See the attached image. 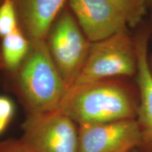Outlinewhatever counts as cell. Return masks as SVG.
<instances>
[{"instance_id":"cell-3","label":"cell","mask_w":152,"mask_h":152,"mask_svg":"<svg viewBox=\"0 0 152 152\" xmlns=\"http://www.w3.org/2000/svg\"><path fill=\"white\" fill-rule=\"evenodd\" d=\"M137 72L135 44L124 30L102 40L91 42L86 62L74 85L94 83L117 76H132Z\"/></svg>"},{"instance_id":"cell-12","label":"cell","mask_w":152,"mask_h":152,"mask_svg":"<svg viewBox=\"0 0 152 152\" xmlns=\"http://www.w3.org/2000/svg\"><path fill=\"white\" fill-rule=\"evenodd\" d=\"M18 28V21L11 0H3L0 4V37H4Z\"/></svg>"},{"instance_id":"cell-4","label":"cell","mask_w":152,"mask_h":152,"mask_svg":"<svg viewBox=\"0 0 152 152\" xmlns=\"http://www.w3.org/2000/svg\"><path fill=\"white\" fill-rule=\"evenodd\" d=\"M20 139L37 152H80L78 125L59 109L30 114Z\"/></svg>"},{"instance_id":"cell-5","label":"cell","mask_w":152,"mask_h":152,"mask_svg":"<svg viewBox=\"0 0 152 152\" xmlns=\"http://www.w3.org/2000/svg\"><path fill=\"white\" fill-rule=\"evenodd\" d=\"M91 42L69 11H64L53 26L49 51L62 79L69 90L86 62Z\"/></svg>"},{"instance_id":"cell-16","label":"cell","mask_w":152,"mask_h":152,"mask_svg":"<svg viewBox=\"0 0 152 152\" xmlns=\"http://www.w3.org/2000/svg\"><path fill=\"white\" fill-rule=\"evenodd\" d=\"M149 61L150 68H151V70L152 71V54L151 55V56H149Z\"/></svg>"},{"instance_id":"cell-18","label":"cell","mask_w":152,"mask_h":152,"mask_svg":"<svg viewBox=\"0 0 152 152\" xmlns=\"http://www.w3.org/2000/svg\"><path fill=\"white\" fill-rule=\"evenodd\" d=\"M2 1H3V0H0V4H1V3L2 2Z\"/></svg>"},{"instance_id":"cell-6","label":"cell","mask_w":152,"mask_h":152,"mask_svg":"<svg viewBox=\"0 0 152 152\" xmlns=\"http://www.w3.org/2000/svg\"><path fill=\"white\" fill-rule=\"evenodd\" d=\"M77 125L80 152H122L138 149L140 145L136 119Z\"/></svg>"},{"instance_id":"cell-11","label":"cell","mask_w":152,"mask_h":152,"mask_svg":"<svg viewBox=\"0 0 152 152\" xmlns=\"http://www.w3.org/2000/svg\"><path fill=\"white\" fill-rule=\"evenodd\" d=\"M124 18L127 25L134 27L146 12L147 0H106Z\"/></svg>"},{"instance_id":"cell-2","label":"cell","mask_w":152,"mask_h":152,"mask_svg":"<svg viewBox=\"0 0 152 152\" xmlns=\"http://www.w3.org/2000/svg\"><path fill=\"white\" fill-rule=\"evenodd\" d=\"M19 68L18 86L30 114L58 109L68 90L55 65L46 40L30 42Z\"/></svg>"},{"instance_id":"cell-14","label":"cell","mask_w":152,"mask_h":152,"mask_svg":"<svg viewBox=\"0 0 152 152\" xmlns=\"http://www.w3.org/2000/svg\"><path fill=\"white\" fill-rule=\"evenodd\" d=\"M14 104L5 96H0V118L9 123L14 114Z\"/></svg>"},{"instance_id":"cell-13","label":"cell","mask_w":152,"mask_h":152,"mask_svg":"<svg viewBox=\"0 0 152 152\" xmlns=\"http://www.w3.org/2000/svg\"><path fill=\"white\" fill-rule=\"evenodd\" d=\"M0 152H37L21 139H7L0 142Z\"/></svg>"},{"instance_id":"cell-10","label":"cell","mask_w":152,"mask_h":152,"mask_svg":"<svg viewBox=\"0 0 152 152\" xmlns=\"http://www.w3.org/2000/svg\"><path fill=\"white\" fill-rule=\"evenodd\" d=\"M30 46V41L19 28L3 37L1 56L4 67L9 71L20 68L27 56Z\"/></svg>"},{"instance_id":"cell-7","label":"cell","mask_w":152,"mask_h":152,"mask_svg":"<svg viewBox=\"0 0 152 152\" xmlns=\"http://www.w3.org/2000/svg\"><path fill=\"white\" fill-rule=\"evenodd\" d=\"M68 2L90 42L126 30L124 18L106 0H68Z\"/></svg>"},{"instance_id":"cell-15","label":"cell","mask_w":152,"mask_h":152,"mask_svg":"<svg viewBox=\"0 0 152 152\" xmlns=\"http://www.w3.org/2000/svg\"><path fill=\"white\" fill-rule=\"evenodd\" d=\"M9 124L8 122L4 121V120L0 118V134L5 130V128H7V125Z\"/></svg>"},{"instance_id":"cell-8","label":"cell","mask_w":152,"mask_h":152,"mask_svg":"<svg viewBox=\"0 0 152 152\" xmlns=\"http://www.w3.org/2000/svg\"><path fill=\"white\" fill-rule=\"evenodd\" d=\"M137 56V85L140 90L137 121L141 141L138 150L152 152V71L148 55V34H140L134 42Z\"/></svg>"},{"instance_id":"cell-1","label":"cell","mask_w":152,"mask_h":152,"mask_svg":"<svg viewBox=\"0 0 152 152\" xmlns=\"http://www.w3.org/2000/svg\"><path fill=\"white\" fill-rule=\"evenodd\" d=\"M58 109L80 125L136 119L138 104L126 87L104 80L73 85Z\"/></svg>"},{"instance_id":"cell-9","label":"cell","mask_w":152,"mask_h":152,"mask_svg":"<svg viewBox=\"0 0 152 152\" xmlns=\"http://www.w3.org/2000/svg\"><path fill=\"white\" fill-rule=\"evenodd\" d=\"M22 32L30 42L46 40L66 0H11Z\"/></svg>"},{"instance_id":"cell-17","label":"cell","mask_w":152,"mask_h":152,"mask_svg":"<svg viewBox=\"0 0 152 152\" xmlns=\"http://www.w3.org/2000/svg\"><path fill=\"white\" fill-rule=\"evenodd\" d=\"M122 152H141L140 151L137 149H132V150H128V151H122Z\"/></svg>"}]
</instances>
